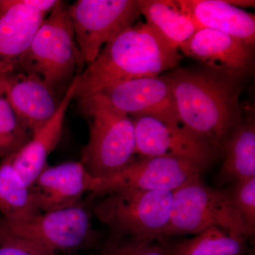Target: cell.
<instances>
[{
  "label": "cell",
  "instance_id": "8992f818",
  "mask_svg": "<svg viewBox=\"0 0 255 255\" xmlns=\"http://www.w3.org/2000/svg\"><path fill=\"white\" fill-rule=\"evenodd\" d=\"M5 238L33 243L56 255L95 247L100 234L94 229L90 211L80 203L19 219L0 217V239Z\"/></svg>",
  "mask_w": 255,
  "mask_h": 255
},
{
  "label": "cell",
  "instance_id": "277c9868",
  "mask_svg": "<svg viewBox=\"0 0 255 255\" xmlns=\"http://www.w3.org/2000/svg\"><path fill=\"white\" fill-rule=\"evenodd\" d=\"M69 6L60 1L32 38L18 69L36 74L55 92L70 85L83 65Z\"/></svg>",
  "mask_w": 255,
  "mask_h": 255
},
{
  "label": "cell",
  "instance_id": "ba28073f",
  "mask_svg": "<svg viewBox=\"0 0 255 255\" xmlns=\"http://www.w3.org/2000/svg\"><path fill=\"white\" fill-rule=\"evenodd\" d=\"M84 63H93L107 43L135 24L137 0H78L69 6Z\"/></svg>",
  "mask_w": 255,
  "mask_h": 255
},
{
  "label": "cell",
  "instance_id": "7402d4cb",
  "mask_svg": "<svg viewBox=\"0 0 255 255\" xmlns=\"http://www.w3.org/2000/svg\"><path fill=\"white\" fill-rule=\"evenodd\" d=\"M31 138L14 111L0 95V159L16 153Z\"/></svg>",
  "mask_w": 255,
  "mask_h": 255
},
{
  "label": "cell",
  "instance_id": "52a82bcc",
  "mask_svg": "<svg viewBox=\"0 0 255 255\" xmlns=\"http://www.w3.org/2000/svg\"><path fill=\"white\" fill-rule=\"evenodd\" d=\"M217 227L235 236L252 237L243 218L224 191L208 187L201 177L174 191L169 224L164 239L184 235H198Z\"/></svg>",
  "mask_w": 255,
  "mask_h": 255
},
{
  "label": "cell",
  "instance_id": "8fae6325",
  "mask_svg": "<svg viewBox=\"0 0 255 255\" xmlns=\"http://www.w3.org/2000/svg\"><path fill=\"white\" fill-rule=\"evenodd\" d=\"M98 93L130 118L150 117L171 125L181 124L168 75L128 80Z\"/></svg>",
  "mask_w": 255,
  "mask_h": 255
},
{
  "label": "cell",
  "instance_id": "4fadbf2b",
  "mask_svg": "<svg viewBox=\"0 0 255 255\" xmlns=\"http://www.w3.org/2000/svg\"><path fill=\"white\" fill-rule=\"evenodd\" d=\"M94 179L81 162L48 165L31 188L33 202L43 213L73 207L91 190Z\"/></svg>",
  "mask_w": 255,
  "mask_h": 255
},
{
  "label": "cell",
  "instance_id": "d4e9b609",
  "mask_svg": "<svg viewBox=\"0 0 255 255\" xmlns=\"http://www.w3.org/2000/svg\"><path fill=\"white\" fill-rule=\"evenodd\" d=\"M0 255H55L41 247L12 238L0 239Z\"/></svg>",
  "mask_w": 255,
  "mask_h": 255
},
{
  "label": "cell",
  "instance_id": "9c48e42d",
  "mask_svg": "<svg viewBox=\"0 0 255 255\" xmlns=\"http://www.w3.org/2000/svg\"><path fill=\"white\" fill-rule=\"evenodd\" d=\"M131 119L139 157L180 159L205 171L219 157V150L211 142L182 124L171 125L150 117Z\"/></svg>",
  "mask_w": 255,
  "mask_h": 255
},
{
  "label": "cell",
  "instance_id": "44dd1931",
  "mask_svg": "<svg viewBox=\"0 0 255 255\" xmlns=\"http://www.w3.org/2000/svg\"><path fill=\"white\" fill-rule=\"evenodd\" d=\"M12 155L0 163V217L19 219L40 211L33 202L31 189L13 167Z\"/></svg>",
  "mask_w": 255,
  "mask_h": 255
},
{
  "label": "cell",
  "instance_id": "484cf974",
  "mask_svg": "<svg viewBox=\"0 0 255 255\" xmlns=\"http://www.w3.org/2000/svg\"><path fill=\"white\" fill-rule=\"evenodd\" d=\"M228 3L230 4L233 5L235 6H243V7H248V6H255V1H248V0H245V1H243V0H240V1H228Z\"/></svg>",
  "mask_w": 255,
  "mask_h": 255
},
{
  "label": "cell",
  "instance_id": "5bb4252c",
  "mask_svg": "<svg viewBox=\"0 0 255 255\" xmlns=\"http://www.w3.org/2000/svg\"><path fill=\"white\" fill-rule=\"evenodd\" d=\"M254 48L228 33L204 28L179 46L184 55L206 67L245 77L253 67Z\"/></svg>",
  "mask_w": 255,
  "mask_h": 255
},
{
  "label": "cell",
  "instance_id": "d6986e66",
  "mask_svg": "<svg viewBox=\"0 0 255 255\" xmlns=\"http://www.w3.org/2000/svg\"><path fill=\"white\" fill-rule=\"evenodd\" d=\"M137 4L146 23L175 49L179 50L199 30L194 21L178 9L174 1L137 0Z\"/></svg>",
  "mask_w": 255,
  "mask_h": 255
},
{
  "label": "cell",
  "instance_id": "603a6c76",
  "mask_svg": "<svg viewBox=\"0 0 255 255\" xmlns=\"http://www.w3.org/2000/svg\"><path fill=\"white\" fill-rule=\"evenodd\" d=\"M168 243L111 235L101 246L99 255H171Z\"/></svg>",
  "mask_w": 255,
  "mask_h": 255
},
{
  "label": "cell",
  "instance_id": "30bf717a",
  "mask_svg": "<svg viewBox=\"0 0 255 255\" xmlns=\"http://www.w3.org/2000/svg\"><path fill=\"white\" fill-rule=\"evenodd\" d=\"M204 169L169 157H138L117 173L94 179L91 192L105 196L122 189L174 191L196 178Z\"/></svg>",
  "mask_w": 255,
  "mask_h": 255
},
{
  "label": "cell",
  "instance_id": "3957f363",
  "mask_svg": "<svg viewBox=\"0 0 255 255\" xmlns=\"http://www.w3.org/2000/svg\"><path fill=\"white\" fill-rule=\"evenodd\" d=\"M78 105L90 128L80 161L89 174L105 178L132 163L136 158L132 119L113 108L100 93L79 101Z\"/></svg>",
  "mask_w": 255,
  "mask_h": 255
},
{
  "label": "cell",
  "instance_id": "6da1fadb",
  "mask_svg": "<svg viewBox=\"0 0 255 255\" xmlns=\"http://www.w3.org/2000/svg\"><path fill=\"white\" fill-rule=\"evenodd\" d=\"M168 76L180 124L221 152L223 142L243 120V76L207 67L178 69Z\"/></svg>",
  "mask_w": 255,
  "mask_h": 255
},
{
  "label": "cell",
  "instance_id": "7c38bea8",
  "mask_svg": "<svg viewBox=\"0 0 255 255\" xmlns=\"http://www.w3.org/2000/svg\"><path fill=\"white\" fill-rule=\"evenodd\" d=\"M0 95L31 136L53 117L60 102L38 75L21 69L0 75Z\"/></svg>",
  "mask_w": 255,
  "mask_h": 255
},
{
  "label": "cell",
  "instance_id": "e0dca14e",
  "mask_svg": "<svg viewBox=\"0 0 255 255\" xmlns=\"http://www.w3.org/2000/svg\"><path fill=\"white\" fill-rule=\"evenodd\" d=\"M174 4L199 29L228 33L254 48L255 16L223 0H176Z\"/></svg>",
  "mask_w": 255,
  "mask_h": 255
},
{
  "label": "cell",
  "instance_id": "5b68a950",
  "mask_svg": "<svg viewBox=\"0 0 255 255\" xmlns=\"http://www.w3.org/2000/svg\"><path fill=\"white\" fill-rule=\"evenodd\" d=\"M174 191L122 189L103 196L92 208L111 235L166 242Z\"/></svg>",
  "mask_w": 255,
  "mask_h": 255
},
{
  "label": "cell",
  "instance_id": "7a4b0ae2",
  "mask_svg": "<svg viewBox=\"0 0 255 255\" xmlns=\"http://www.w3.org/2000/svg\"><path fill=\"white\" fill-rule=\"evenodd\" d=\"M182 55L146 23L121 32L79 75L75 98L79 101L104 89L142 78L159 76L178 65Z\"/></svg>",
  "mask_w": 255,
  "mask_h": 255
},
{
  "label": "cell",
  "instance_id": "9a60e30c",
  "mask_svg": "<svg viewBox=\"0 0 255 255\" xmlns=\"http://www.w3.org/2000/svg\"><path fill=\"white\" fill-rule=\"evenodd\" d=\"M46 15L27 0H0V75L18 68Z\"/></svg>",
  "mask_w": 255,
  "mask_h": 255
},
{
  "label": "cell",
  "instance_id": "2e32d148",
  "mask_svg": "<svg viewBox=\"0 0 255 255\" xmlns=\"http://www.w3.org/2000/svg\"><path fill=\"white\" fill-rule=\"evenodd\" d=\"M78 79L79 75L69 85L53 117L35 130L30 140L16 153L13 154V167L30 189L42 171L48 165V156L61 138L65 114L75 99Z\"/></svg>",
  "mask_w": 255,
  "mask_h": 255
},
{
  "label": "cell",
  "instance_id": "ffe728a7",
  "mask_svg": "<svg viewBox=\"0 0 255 255\" xmlns=\"http://www.w3.org/2000/svg\"><path fill=\"white\" fill-rule=\"evenodd\" d=\"M168 245L171 255H244L248 250L246 238L217 227Z\"/></svg>",
  "mask_w": 255,
  "mask_h": 255
},
{
  "label": "cell",
  "instance_id": "cb8c5ba5",
  "mask_svg": "<svg viewBox=\"0 0 255 255\" xmlns=\"http://www.w3.org/2000/svg\"><path fill=\"white\" fill-rule=\"evenodd\" d=\"M223 191L253 237L255 233V177L232 183Z\"/></svg>",
  "mask_w": 255,
  "mask_h": 255
},
{
  "label": "cell",
  "instance_id": "ac0fdd59",
  "mask_svg": "<svg viewBox=\"0 0 255 255\" xmlns=\"http://www.w3.org/2000/svg\"><path fill=\"white\" fill-rule=\"evenodd\" d=\"M224 161L216 178L219 186L255 177V122L249 116L223 142Z\"/></svg>",
  "mask_w": 255,
  "mask_h": 255
}]
</instances>
